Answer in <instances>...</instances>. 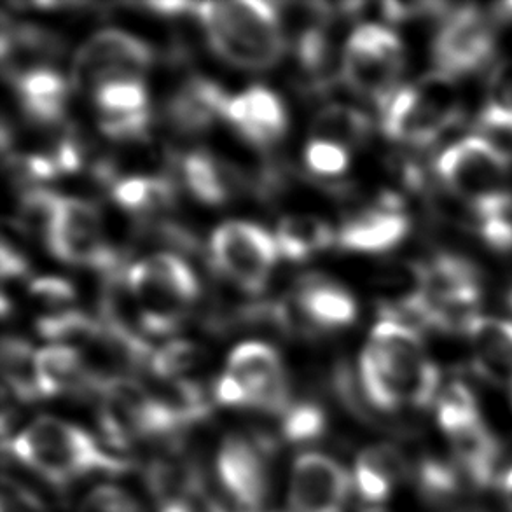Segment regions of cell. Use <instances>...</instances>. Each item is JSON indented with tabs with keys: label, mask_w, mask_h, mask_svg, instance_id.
Returning a JSON list of instances; mask_svg holds the SVG:
<instances>
[{
	"label": "cell",
	"mask_w": 512,
	"mask_h": 512,
	"mask_svg": "<svg viewBox=\"0 0 512 512\" xmlns=\"http://www.w3.org/2000/svg\"><path fill=\"white\" fill-rule=\"evenodd\" d=\"M359 378L367 401L380 411L427 408L441 383L439 369L415 329L397 319L380 320L360 353Z\"/></svg>",
	"instance_id": "1"
},
{
	"label": "cell",
	"mask_w": 512,
	"mask_h": 512,
	"mask_svg": "<svg viewBox=\"0 0 512 512\" xmlns=\"http://www.w3.org/2000/svg\"><path fill=\"white\" fill-rule=\"evenodd\" d=\"M194 14L222 60L245 70H266L284 55L285 37L277 4L259 0L203 2Z\"/></svg>",
	"instance_id": "2"
},
{
	"label": "cell",
	"mask_w": 512,
	"mask_h": 512,
	"mask_svg": "<svg viewBox=\"0 0 512 512\" xmlns=\"http://www.w3.org/2000/svg\"><path fill=\"white\" fill-rule=\"evenodd\" d=\"M6 450L55 485H69L91 472L121 474L130 469L125 460L100 450L88 432L51 416L37 418Z\"/></svg>",
	"instance_id": "3"
},
{
	"label": "cell",
	"mask_w": 512,
	"mask_h": 512,
	"mask_svg": "<svg viewBox=\"0 0 512 512\" xmlns=\"http://www.w3.org/2000/svg\"><path fill=\"white\" fill-rule=\"evenodd\" d=\"M436 167L450 193L476 215V226L512 208L507 156L492 140H458L439 156Z\"/></svg>",
	"instance_id": "4"
},
{
	"label": "cell",
	"mask_w": 512,
	"mask_h": 512,
	"mask_svg": "<svg viewBox=\"0 0 512 512\" xmlns=\"http://www.w3.org/2000/svg\"><path fill=\"white\" fill-rule=\"evenodd\" d=\"M126 285L140 327L153 336L173 333L200 294L191 266L172 252H160L133 264L126 273Z\"/></svg>",
	"instance_id": "5"
},
{
	"label": "cell",
	"mask_w": 512,
	"mask_h": 512,
	"mask_svg": "<svg viewBox=\"0 0 512 512\" xmlns=\"http://www.w3.org/2000/svg\"><path fill=\"white\" fill-rule=\"evenodd\" d=\"M380 109L383 132L416 147L436 142L462 116L457 86L439 72L399 88Z\"/></svg>",
	"instance_id": "6"
},
{
	"label": "cell",
	"mask_w": 512,
	"mask_h": 512,
	"mask_svg": "<svg viewBox=\"0 0 512 512\" xmlns=\"http://www.w3.org/2000/svg\"><path fill=\"white\" fill-rule=\"evenodd\" d=\"M406 65L401 39L387 27L366 23L353 30L341 56V76L360 97L381 107L394 95Z\"/></svg>",
	"instance_id": "7"
},
{
	"label": "cell",
	"mask_w": 512,
	"mask_h": 512,
	"mask_svg": "<svg viewBox=\"0 0 512 512\" xmlns=\"http://www.w3.org/2000/svg\"><path fill=\"white\" fill-rule=\"evenodd\" d=\"M44 242L63 263L118 273V256L105 240L104 222L90 201L58 196Z\"/></svg>",
	"instance_id": "8"
},
{
	"label": "cell",
	"mask_w": 512,
	"mask_h": 512,
	"mask_svg": "<svg viewBox=\"0 0 512 512\" xmlns=\"http://www.w3.org/2000/svg\"><path fill=\"white\" fill-rule=\"evenodd\" d=\"M210 254L222 277L249 294H259L275 270L277 240L254 222L229 221L215 229Z\"/></svg>",
	"instance_id": "9"
},
{
	"label": "cell",
	"mask_w": 512,
	"mask_h": 512,
	"mask_svg": "<svg viewBox=\"0 0 512 512\" xmlns=\"http://www.w3.org/2000/svg\"><path fill=\"white\" fill-rule=\"evenodd\" d=\"M425 271V301L420 320L441 331H465L479 317L478 271L462 257L444 254L425 264Z\"/></svg>",
	"instance_id": "10"
},
{
	"label": "cell",
	"mask_w": 512,
	"mask_h": 512,
	"mask_svg": "<svg viewBox=\"0 0 512 512\" xmlns=\"http://www.w3.org/2000/svg\"><path fill=\"white\" fill-rule=\"evenodd\" d=\"M497 46L493 14L479 7H458L444 14L432 44V60L443 76H465L486 67Z\"/></svg>",
	"instance_id": "11"
},
{
	"label": "cell",
	"mask_w": 512,
	"mask_h": 512,
	"mask_svg": "<svg viewBox=\"0 0 512 512\" xmlns=\"http://www.w3.org/2000/svg\"><path fill=\"white\" fill-rule=\"evenodd\" d=\"M153 49L121 30H102L84 42L74 60V83L97 90L121 79H142L153 65Z\"/></svg>",
	"instance_id": "12"
},
{
	"label": "cell",
	"mask_w": 512,
	"mask_h": 512,
	"mask_svg": "<svg viewBox=\"0 0 512 512\" xmlns=\"http://www.w3.org/2000/svg\"><path fill=\"white\" fill-rule=\"evenodd\" d=\"M240 381L249 408L266 413H287L291 388L285 374L284 362L277 350L263 341H247L229 353L228 371Z\"/></svg>",
	"instance_id": "13"
},
{
	"label": "cell",
	"mask_w": 512,
	"mask_h": 512,
	"mask_svg": "<svg viewBox=\"0 0 512 512\" xmlns=\"http://www.w3.org/2000/svg\"><path fill=\"white\" fill-rule=\"evenodd\" d=\"M352 478L345 467L322 453H303L292 467V512H345Z\"/></svg>",
	"instance_id": "14"
},
{
	"label": "cell",
	"mask_w": 512,
	"mask_h": 512,
	"mask_svg": "<svg viewBox=\"0 0 512 512\" xmlns=\"http://www.w3.org/2000/svg\"><path fill=\"white\" fill-rule=\"evenodd\" d=\"M217 476L235 504L259 512L270 495V479L257 448L240 436H229L217 455Z\"/></svg>",
	"instance_id": "15"
},
{
	"label": "cell",
	"mask_w": 512,
	"mask_h": 512,
	"mask_svg": "<svg viewBox=\"0 0 512 512\" xmlns=\"http://www.w3.org/2000/svg\"><path fill=\"white\" fill-rule=\"evenodd\" d=\"M409 231L408 215L395 196H383L378 205L350 217L338 233L341 249L376 254L394 249Z\"/></svg>",
	"instance_id": "16"
},
{
	"label": "cell",
	"mask_w": 512,
	"mask_h": 512,
	"mask_svg": "<svg viewBox=\"0 0 512 512\" xmlns=\"http://www.w3.org/2000/svg\"><path fill=\"white\" fill-rule=\"evenodd\" d=\"M224 119L257 146H270L287 132V111L275 91L252 86L240 95L229 97Z\"/></svg>",
	"instance_id": "17"
},
{
	"label": "cell",
	"mask_w": 512,
	"mask_h": 512,
	"mask_svg": "<svg viewBox=\"0 0 512 512\" xmlns=\"http://www.w3.org/2000/svg\"><path fill=\"white\" fill-rule=\"evenodd\" d=\"M472 366L483 380L512 390V322L476 317L465 329Z\"/></svg>",
	"instance_id": "18"
},
{
	"label": "cell",
	"mask_w": 512,
	"mask_h": 512,
	"mask_svg": "<svg viewBox=\"0 0 512 512\" xmlns=\"http://www.w3.org/2000/svg\"><path fill=\"white\" fill-rule=\"evenodd\" d=\"M228 100V95L219 84L194 77L182 84L180 90L168 100V121L175 130L186 135L205 132L215 119L224 118Z\"/></svg>",
	"instance_id": "19"
},
{
	"label": "cell",
	"mask_w": 512,
	"mask_h": 512,
	"mask_svg": "<svg viewBox=\"0 0 512 512\" xmlns=\"http://www.w3.org/2000/svg\"><path fill=\"white\" fill-rule=\"evenodd\" d=\"M20 97L21 109L39 126H56L62 121L69 104L67 79L51 69L32 70L13 81Z\"/></svg>",
	"instance_id": "20"
},
{
	"label": "cell",
	"mask_w": 512,
	"mask_h": 512,
	"mask_svg": "<svg viewBox=\"0 0 512 512\" xmlns=\"http://www.w3.org/2000/svg\"><path fill=\"white\" fill-rule=\"evenodd\" d=\"M296 306L306 322L322 329L350 326L357 317V303L352 294L324 277H308L301 282Z\"/></svg>",
	"instance_id": "21"
},
{
	"label": "cell",
	"mask_w": 512,
	"mask_h": 512,
	"mask_svg": "<svg viewBox=\"0 0 512 512\" xmlns=\"http://www.w3.org/2000/svg\"><path fill=\"white\" fill-rule=\"evenodd\" d=\"M62 42L56 35L35 25H4L2 35V60L11 81L32 70L48 67L60 55Z\"/></svg>",
	"instance_id": "22"
},
{
	"label": "cell",
	"mask_w": 512,
	"mask_h": 512,
	"mask_svg": "<svg viewBox=\"0 0 512 512\" xmlns=\"http://www.w3.org/2000/svg\"><path fill=\"white\" fill-rule=\"evenodd\" d=\"M83 355L74 346L49 345L37 352V376L42 397L70 392H97V381L84 366Z\"/></svg>",
	"instance_id": "23"
},
{
	"label": "cell",
	"mask_w": 512,
	"mask_h": 512,
	"mask_svg": "<svg viewBox=\"0 0 512 512\" xmlns=\"http://www.w3.org/2000/svg\"><path fill=\"white\" fill-rule=\"evenodd\" d=\"M455 465L472 486L488 488L497 478L502 446L485 422L467 430L460 436L451 437Z\"/></svg>",
	"instance_id": "24"
},
{
	"label": "cell",
	"mask_w": 512,
	"mask_h": 512,
	"mask_svg": "<svg viewBox=\"0 0 512 512\" xmlns=\"http://www.w3.org/2000/svg\"><path fill=\"white\" fill-rule=\"evenodd\" d=\"M406 460L394 446L378 444L360 453L355 462V486L360 499L369 504H381L392 488L406 476Z\"/></svg>",
	"instance_id": "25"
},
{
	"label": "cell",
	"mask_w": 512,
	"mask_h": 512,
	"mask_svg": "<svg viewBox=\"0 0 512 512\" xmlns=\"http://www.w3.org/2000/svg\"><path fill=\"white\" fill-rule=\"evenodd\" d=\"M275 240L280 256L299 263L329 249L338 242V233L315 215H287L278 222Z\"/></svg>",
	"instance_id": "26"
},
{
	"label": "cell",
	"mask_w": 512,
	"mask_h": 512,
	"mask_svg": "<svg viewBox=\"0 0 512 512\" xmlns=\"http://www.w3.org/2000/svg\"><path fill=\"white\" fill-rule=\"evenodd\" d=\"M182 179L194 198L205 205L226 203L235 187L231 168L201 151L187 154L182 160Z\"/></svg>",
	"instance_id": "27"
},
{
	"label": "cell",
	"mask_w": 512,
	"mask_h": 512,
	"mask_svg": "<svg viewBox=\"0 0 512 512\" xmlns=\"http://www.w3.org/2000/svg\"><path fill=\"white\" fill-rule=\"evenodd\" d=\"M112 198L133 214H154L172 207L175 187L165 177H128L112 182Z\"/></svg>",
	"instance_id": "28"
},
{
	"label": "cell",
	"mask_w": 512,
	"mask_h": 512,
	"mask_svg": "<svg viewBox=\"0 0 512 512\" xmlns=\"http://www.w3.org/2000/svg\"><path fill=\"white\" fill-rule=\"evenodd\" d=\"M369 133V118L364 112L348 105H329L315 116L312 123L313 140H324L345 149L360 146L369 137Z\"/></svg>",
	"instance_id": "29"
},
{
	"label": "cell",
	"mask_w": 512,
	"mask_h": 512,
	"mask_svg": "<svg viewBox=\"0 0 512 512\" xmlns=\"http://www.w3.org/2000/svg\"><path fill=\"white\" fill-rule=\"evenodd\" d=\"M2 369L13 394L23 402L41 399L37 376V352L20 338H6L2 343Z\"/></svg>",
	"instance_id": "30"
},
{
	"label": "cell",
	"mask_w": 512,
	"mask_h": 512,
	"mask_svg": "<svg viewBox=\"0 0 512 512\" xmlns=\"http://www.w3.org/2000/svg\"><path fill=\"white\" fill-rule=\"evenodd\" d=\"M100 121L133 118L149 112V97L142 79H121L102 84L93 91Z\"/></svg>",
	"instance_id": "31"
},
{
	"label": "cell",
	"mask_w": 512,
	"mask_h": 512,
	"mask_svg": "<svg viewBox=\"0 0 512 512\" xmlns=\"http://www.w3.org/2000/svg\"><path fill=\"white\" fill-rule=\"evenodd\" d=\"M437 422L450 439L483 422L471 388L460 381L451 383L437 401Z\"/></svg>",
	"instance_id": "32"
},
{
	"label": "cell",
	"mask_w": 512,
	"mask_h": 512,
	"mask_svg": "<svg viewBox=\"0 0 512 512\" xmlns=\"http://www.w3.org/2000/svg\"><path fill=\"white\" fill-rule=\"evenodd\" d=\"M462 472L441 458L425 457L416 469V486L420 495L430 504H448L462 488Z\"/></svg>",
	"instance_id": "33"
},
{
	"label": "cell",
	"mask_w": 512,
	"mask_h": 512,
	"mask_svg": "<svg viewBox=\"0 0 512 512\" xmlns=\"http://www.w3.org/2000/svg\"><path fill=\"white\" fill-rule=\"evenodd\" d=\"M479 123L486 132L512 139V62L495 72Z\"/></svg>",
	"instance_id": "34"
},
{
	"label": "cell",
	"mask_w": 512,
	"mask_h": 512,
	"mask_svg": "<svg viewBox=\"0 0 512 512\" xmlns=\"http://www.w3.org/2000/svg\"><path fill=\"white\" fill-rule=\"evenodd\" d=\"M203 360H205V352L201 346L191 341L177 340L156 350L149 367L154 376L160 380H186L184 376L201 366Z\"/></svg>",
	"instance_id": "35"
},
{
	"label": "cell",
	"mask_w": 512,
	"mask_h": 512,
	"mask_svg": "<svg viewBox=\"0 0 512 512\" xmlns=\"http://www.w3.org/2000/svg\"><path fill=\"white\" fill-rule=\"evenodd\" d=\"M284 436L291 443H308L324 434L326 430V415L317 404L301 402L291 406L285 413Z\"/></svg>",
	"instance_id": "36"
},
{
	"label": "cell",
	"mask_w": 512,
	"mask_h": 512,
	"mask_svg": "<svg viewBox=\"0 0 512 512\" xmlns=\"http://www.w3.org/2000/svg\"><path fill=\"white\" fill-rule=\"evenodd\" d=\"M305 161L310 172L322 177H336L346 172V168L350 165V156L345 147L312 139L306 147Z\"/></svg>",
	"instance_id": "37"
},
{
	"label": "cell",
	"mask_w": 512,
	"mask_h": 512,
	"mask_svg": "<svg viewBox=\"0 0 512 512\" xmlns=\"http://www.w3.org/2000/svg\"><path fill=\"white\" fill-rule=\"evenodd\" d=\"M30 296L39 301L51 313L70 310V303L76 299V291L65 278L42 277L34 280L28 287Z\"/></svg>",
	"instance_id": "38"
},
{
	"label": "cell",
	"mask_w": 512,
	"mask_h": 512,
	"mask_svg": "<svg viewBox=\"0 0 512 512\" xmlns=\"http://www.w3.org/2000/svg\"><path fill=\"white\" fill-rule=\"evenodd\" d=\"M84 512H142L128 493L116 486H98L84 502Z\"/></svg>",
	"instance_id": "39"
},
{
	"label": "cell",
	"mask_w": 512,
	"mask_h": 512,
	"mask_svg": "<svg viewBox=\"0 0 512 512\" xmlns=\"http://www.w3.org/2000/svg\"><path fill=\"white\" fill-rule=\"evenodd\" d=\"M214 397L219 404H224V406L249 408V399H247V394L240 385V381L229 373L222 374L221 378H217L215 381Z\"/></svg>",
	"instance_id": "40"
},
{
	"label": "cell",
	"mask_w": 512,
	"mask_h": 512,
	"mask_svg": "<svg viewBox=\"0 0 512 512\" xmlns=\"http://www.w3.org/2000/svg\"><path fill=\"white\" fill-rule=\"evenodd\" d=\"M28 263L18 250L9 245L7 240L2 243V280H18L27 277Z\"/></svg>",
	"instance_id": "41"
},
{
	"label": "cell",
	"mask_w": 512,
	"mask_h": 512,
	"mask_svg": "<svg viewBox=\"0 0 512 512\" xmlns=\"http://www.w3.org/2000/svg\"><path fill=\"white\" fill-rule=\"evenodd\" d=\"M502 493H504V499H506V506L509 512H512V467L507 469L506 474L502 476Z\"/></svg>",
	"instance_id": "42"
},
{
	"label": "cell",
	"mask_w": 512,
	"mask_h": 512,
	"mask_svg": "<svg viewBox=\"0 0 512 512\" xmlns=\"http://www.w3.org/2000/svg\"><path fill=\"white\" fill-rule=\"evenodd\" d=\"M160 512H196L193 507L186 504V502H167L165 506L161 507Z\"/></svg>",
	"instance_id": "43"
},
{
	"label": "cell",
	"mask_w": 512,
	"mask_h": 512,
	"mask_svg": "<svg viewBox=\"0 0 512 512\" xmlns=\"http://www.w3.org/2000/svg\"><path fill=\"white\" fill-rule=\"evenodd\" d=\"M495 9H497L495 16H500V18H507V20H512V2L499 4V6L495 7Z\"/></svg>",
	"instance_id": "44"
},
{
	"label": "cell",
	"mask_w": 512,
	"mask_h": 512,
	"mask_svg": "<svg viewBox=\"0 0 512 512\" xmlns=\"http://www.w3.org/2000/svg\"><path fill=\"white\" fill-rule=\"evenodd\" d=\"M366 512H387V511H381V509H371V511Z\"/></svg>",
	"instance_id": "45"
},
{
	"label": "cell",
	"mask_w": 512,
	"mask_h": 512,
	"mask_svg": "<svg viewBox=\"0 0 512 512\" xmlns=\"http://www.w3.org/2000/svg\"><path fill=\"white\" fill-rule=\"evenodd\" d=\"M471 512H481V511H471Z\"/></svg>",
	"instance_id": "46"
}]
</instances>
